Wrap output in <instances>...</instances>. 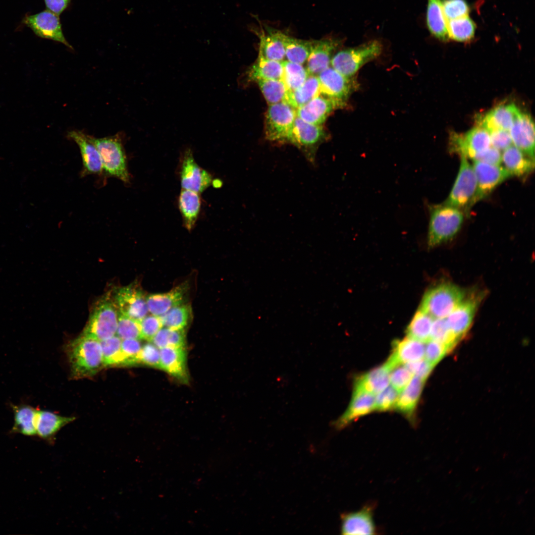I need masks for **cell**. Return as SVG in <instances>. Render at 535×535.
<instances>
[{
  "label": "cell",
  "instance_id": "cell-17",
  "mask_svg": "<svg viewBox=\"0 0 535 535\" xmlns=\"http://www.w3.org/2000/svg\"><path fill=\"white\" fill-rule=\"evenodd\" d=\"M424 343L408 336L394 341L392 352L385 364L391 371L399 365L423 359Z\"/></svg>",
  "mask_w": 535,
  "mask_h": 535
},
{
  "label": "cell",
  "instance_id": "cell-11",
  "mask_svg": "<svg viewBox=\"0 0 535 535\" xmlns=\"http://www.w3.org/2000/svg\"><path fill=\"white\" fill-rule=\"evenodd\" d=\"M473 167L476 178L477 187L471 207L486 198L496 187L512 175L500 165H494L473 160Z\"/></svg>",
  "mask_w": 535,
  "mask_h": 535
},
{
  "label": "cell",
  "instance_id": "cell-30",
  "mask_svg": "<svg viewBox=\"0 0 535 535\" xmlns=\"http://www.w3.org/2000/svg\"><path fill=\"white\" fill-rule=\"evenodd\" d=\"M425 381L413 375L407 385L400 392L395 404L394 408L407 416L411 421Z\"/></svg>",
  "mask_w": 535,
  "mask_h": 535
},
{
  "label": "cell",
  "instance_id": "cell-37",
  "mask_svg": "<svg viewBox=\"0 0 535 535\" xmlns=\"http://www.w3.org/2000/svg\"><path fill=\"white\" fill-rule=\"evenodd\" d=\"M433 320L430 315L419 309L407 327V336L426 342L430 339Z\"/></svg>",
  "mask_w": 535,
  "mask_h": 535
},
{
  "label": "cell",
  "instance_id": "cell-49",
  "mask_svg": "<svg viewBox=\"0 0 535 535\" xmlns=\"http://www.w3.org/2000/svg\"><path fill=\"white\" fill-rule=\"evenodd\" d=\"M426 343L425 359L434 367L450 350L445 344L432 339Z\"/></svg>",
  "mask_w": 535,
  "mask_h": 535
},
{
  "label": "cell",
  "instance_id": "cell-32",
  "mask_svg": "<svg viewBox=\"0 0 535 535\" xmlns=\"http://www.w3.org/2000/svg\"><path fill=\"white\" fill-rule=\"evenodd\" d=\"M74 419V417H63L49 411L38 409L36 435L43 439L51 440L61 428Z\"/></svg>",
  "mask_w": 535,
  "mask_h": 535
},
{
  "label": "cell",
  "instance_id": "cell-27",
  "mask_svg": "<svg viewBox=\"0 0 535 535\" xmlns=\"http://www.w3.org/2000/svg\"><path fill=\"white\" fill-rule=\"evenodd\" d=\"M520 112L514 104L499 105L482 117L479 126L485 129L489 133L498 129L509 131Z\"/></svg>",
  "mask_w": 535,
  "mask_h": 535
},
{
  "label": "cell",
  "instance_id": "cell-50",
  "mask_svg": "<svg viewBox=\"0 0 535 535\" xmlns=\"http://www.w3.org/2000/svg\"><path fill=\"white\" fill-rule=\"evenodd\" d=\"M141 339L152 341L157 332L163 327L159 316H145L139 321Z\"/></svg>",
  "mask_w": 535,
  "mask_h": 535
},
{
  "label": "cell",
  "instance_id": "cell-42",
  "mask_svg": "<svg viewBox=\"0 0 535 535\" xmlns=\"http://www.w3.org/2000/svg\"><path fill=\"white\" fill-rule=\"evenodd\" d=\"M185 336L184 329H175L162 327L151 342L159 349L167 347L185 348Z\"/></svg>",
  "mask_w": 535,
  "mask_h": 535
},
{
  "label": "cell",
  "instance_id": "cell-47",
  "mask_svg": "<svg viewBox=\"0 0 535 535\" xmlns=\"http://www.w3.org/2000/svg\"><path fill=\"white\" fill-rule=\"evenodd\" d=\"M442 6L447 21L468 15L470 10L466 0H442Z\"/></svg>",
  "mask_w": 535,
  "mask_h": 535
},
{
  "label": "cell",
  "instance_id": "cell-29",
  "mask_svg": "<svg viewBox=\"0 0 535 535\" xmlns=\"http://www.w3.org/2000/svg\"><path fill=\"white\" fill-rule=\"evenodd\" d=\"M501 159L504 167L512 176L524 177L534 169L535 160L513 144L503 151Z\"/></svg>",
  "mask_w": 535,
  "mask_h": 535
},
{
  "label": "cell",
  "instance_id": "cell-51",
  "mask_svg": "<svg viewBox=\"0 0 535 535\" xmlns=\"http://www.w3.org/2000/svg\"><path fill=\"white\" fill-rule=\"evenodd\" d=\"M398 393L392 386H387L378 393L375 398L374 410L383 412L394 408L399 395Z\"/></svg>",
  "mask_w": 535,
  "mask_h": 535
},
{
  "label": "cell",
  "instance_id": "cell-24",
  "mask_svg": "<svg viewBox=\"0 0 535 535\" xmlns=\"http://www.w3.org/2000/svg\"><path fill=\"white\" fill-rule=\"evenodd\" d=\"M160 369L182 382L187 383L188 375L185 348L167 347L160 349Z\"/></svg>",
  "mask_w": 535,
  "mask_h": 535
},
{
  "label": "cell",
  "instance_id": "cell-46",
  "mask_svg": "<svg viewBox=\"0 0 535 535\" xmlns=\"http://www.w3.org/2000/svg\"><path fill=\"white\" fill-rule=\"evenodd\" d=\"M115 335L121 340L141 339L139 321L119 313Z\"/></svg>",
  "mask_w": 535,
  "mask_h": 535
},
{
  "label": "cell",
  "instance_id": "cell-20",
  "mask_svg": "<svg viewBox=\"0 0 535 535\" xmlns=\"http://www.w3.org/2000/svg\"><path fill=\"white\" fill-rule=\"evenodd\" d=\"M67 137L79 148L83 163L82 175L100 174L103 171L101 158L88 135L80 131L73 130L68 133Z\"/></svg>",
  "mask_w": 535,
  "mask_h": 535
},
{
  "label": "cell",
  "instance_id": "cell-10",
  "mask_svg": "<svg viewBox=\"0 0 535 535\" xmlns=\"http://www.w3.org/2000/svg\"><path fill=\"white\" fill-rule=\"evenodd\" d=\"M317 76L321 94L337 103L341 108L345 107L350 96L358 88L353 77L345 76L331 67H328Z\"/></svg>",
  "mask_w": 535,
  "mask_h": 535
},
{
  "label": "cell",
  "instance_id": "cell-25",
  "mask_svg": "<svg viewBox=\"0 0 535 535\" xmlns=\"http://www.w3.org/2000/svg\"><path fill=\"white\" fill-rule=\"evenodd\" d=\"M255 31L259 39V55L270 60L282 61L285 56L284 33L268 27Z\"/></svg>",
  "mask_w": 535,
  "mask_h": 535
},
{
  "label": "cell",
  "instance_id": "cell-44",
  "mask_svg": "<svg viewBox=\"0 0 535 535\" xmlns=\"http://www.w3.org/2000/svg\"><path fill=\"white\" fill-rule=\"evenodd\" d=\"M122 340L116 335L100 341L104 367L124 366V358L121 350Z\"/></svg>",
  "mask_w": 535,
  "mask_h": 535
},
{
  "label": "cell",
  "instance_id": "cell-12",
  "mask_svg": "<svg viewBox=\"0 0 535 535\" xmlns=\"http://www.w3.org/2000/svg\"><path fill=\"white\" fill-rule=\"evenodd\" d=\"M491 146L489 132L481 126L474 127L464 134L452 133L449 149L452 153L472 159Z\"/></svg>",
  "mask_w": 535,
  "mask_h": 535
},
{
  "label": "cell",
  "instance_id": "cell-19",
  "mask_svg": "<svg viewBox=\"0 0 535 535\" xmlns=\"http://www.w3.org/2000/svg\"><path fill=\"white\" fill-rule=\"evenodd\" d=\"M374 394L354 389L351 400L345 412L332 425L336 429H341L355 420L374 410Z\"/></svg>",
  "mask_w": 535,
  "mask_h": 535
},
{
  "label": "cell",
  "instance_id": "cell-4",
  "mask_svg": "<svg viewBox=\"0 0 535 535\" xmlns=\"http://www.w3.org/2000/svg\"><path fill=\"white\" fill-rule=\"evenodd\" d=\"M118 315L112 295L108 293L94 305L82 334L100 341L111 337L116 334Z\"/></svg>",
  "mask_w": 535,
  "mask_h": 535
},
{
  "label": "cell",
  "instance_id": "cell-52",
  "mask_svg": "<svg viewBox=\"0 0 535 535\" xmlns=\"http://www.w3.org/2000/svg\"><path fill=\"white\" fill-rule=\"evenodd\" d=\"M413 374L402 365H399L390 371L389 382L398 392H400L409 383Z\"/></svg>",
  "mask_w": 535,
  "mask_h": 535
},
{
  "label": "cell",
  "instance_id": "cell-7",
  "mask_svg": "<svg viewBox=\"0 0 535 535\" xmlns=\"http://www.w3.org/2000/svg\"><path fill=\"white\" fill-rule=\"evenodd\" d=\"M296 110L282 102L269 105L265 120V136L270 142L286 143L296 117Z\"/></svg>",
  "mask_w": 535,
  "mask_h": 535
},
{
  "label": "cell",
  "instance_id": "cell-16",
  "mask_svg": "<svg viewBox=\"0 0 535 535\" xmlns=\"http://www.w3.org/2000/svg\"><path fill=\"white\" fill-rule=\"evenodd\" d=\"M341 44L340 39L333 37L311 40L310 52L306 67L309 75H318L329 67L333 53Z\"/></svg>",
  "mask_w": 535,
  "mask_h": 535
},
{
  "label": "cell",
  "instance_id": "cell-23",
  "mask_svg": "<svg viewBox=\"0 0 535 535\" xmlns=\"http://www.w3.org/2000/svg\"><path fill=\"white\" fill-rule=\"evenodd\" d=\"M341 108L335 102L320 95L296 110V115L308 123L321 125L335 109Z\"/></svg>",
  "mask_w": 535,
  "mask_h": 535
},
{
  "label": "cell",
  "instance_id": "cell-43",
  "mask_svg": "<svg viewBox=\"0 0 535 535\" xmlns=\"http://www.w3.org/2000/svg\"><path fill=\"white\" fill-rule=\"evenodd\" d=\"M257 82L269 105L285 101L288 90L282 80H261Z\"/></svg>",
  "mask_w": 535,
  "mask_h": 535
},
{
  "label": "cell",
  "instance_id": "cell-38",
  "mask_svg": "<svg viewBox=\"0 0 535 535\" xmlns=\"http://www.w3.org/2000/svg\"><path fill=\"white\" fill-rule=\"evenodd\" d=\"M449 38L456 41L466 42L475 35L476 24L468 15L447 21Z\"/></svg>",
  "mask_w": 535,
  "mask_h": 535
},
{
  "label": "cell",
  "instance_id": "cell-48",
  "mask_svg": "<svg viewBox=\"0 0 535 535\" xmlns=\"http://www.w3.org/2000/svg\"><path fill=\"white\" fill-rule=\"evenodd\" d=\"M142 347L139 339L122 340L121 350L124 360V366L139 364V356Z\"/></svg>",
  "mask_w": 535,
  "mask_h": 535
},
{
  "label": "cell",
  "instance_id": "cell-3",
  "mask_svg": "<svg viewBox=\"0 0 535 535\" xmlns=\"http://www.w3.org/2000/svg\"><path fill=\"white\" fill-rule=\"evenodd\" d=\"M98 149L105 174L114 177L125 183L130 182L127 158L119 134L97 138L88 135Z\"/></svg>",
  "mask_w": 535,
  "mask_h": 535
},
{
  "label": "cell",
  "instance_id": "cell-5",
  "mask_svg": "<svg viewBox=\"0 0 535 535\" xmlns=\"http://www.w3.org/2000/svg\"><path fill=\"white\" fill-rule=\"evenodd\" d=\"M465 292L451 283H443L428 289L422 300L420 309L434 319L446 318L465 299Z\"/></svg>",
  "mask_w": 535,
  "mask_h": 535
},
{
  "label": "cell",
  "instance_id": "cell-56",
  "mask_svg": "<svg viewBox=\"0 0 535 535\" xmlns=\"http://www.w3.org/2000/svg\"><path fill=\"white\" fill-rule=\"evenodd\" d=\"M473 160L491 164L500 165L502 162L501 151L491 146L484 151L477 154Z\"/></svg>",
  "mask_w": 535,
  "mask_h": 535
},
{
  "label": "cell",
  "instance_id": "cell-18",
  "mask_svg": "<svg viewBox=\"0 0 535 535\" xmlns=\"http://www.w3.org/2000/svg\"><path fill=\"white\" fill-rule=\"evenodd\" d=\"M509 133L514 145L535 160V126L531 115L520 112Z\"/></svg>",
  "mask_w": 535,
  "mask_h": 535
},
{
  "label": "cell",
  "instance_id": "cell-54",
  "mask_svg": "<svg viewBox=\"0 0 535 535\" xmlns=\"http://www.w3.org/2000/svg\"><path fill=\"white\" fill-rule=\"evenodd\" d=\"M491 146L503 151L513 145L509 131L498 129L489 132Z\"/></svg>",
  "mask_w": 535,
  "mask_h": 535
},
{
  "label": "cell",
  "instance_id": "cell-55",
  "mask_svg": "<svg viewBox=\"0 0 535 535\" xmlns=\"http://www.w3.org/2000/svg\"><path fill=\"white\" fill-rule=\"evenodd\" d=\"M413 375L426 380L434 367L424 358L405 364Z\"/></svg>",
  "mask_w": 535,
  "mask_h": 535
},
{
  "label": "cell",
  "instance_id": "cell-6",
  "mask_svg": "<svg viewBox=\"0 0 535 535\" xmlns=\"http://www.w3.org/2000/svg\"><path fill=\"white\" fill-rule=\"evenodd\" d=\"M382 51V45L376 40L358 46L344 49L332 56L331 67L343 75L353 77L366 63L378 57Z\"/></svg>",
  "mask_w": 535,
  "mask_h": 535
},
{
  "label": "cell",
  "instance_id": "cell-1",
  "mask_svg": "<svg viewBox=\"0 0 535 535\" xmlns=\"http://www.w3.org/2000/svg\"><path fill=\"white\" fill-rule=\"evenodd\" d=\"M72 376L81 378L91 376L104 367L101 342L83 334L72 341L67 348Z\"/></svg>",
  "mask_w": 535,
  "mask_h": 535
},
{
  "label": "cell",
  "instance_id": "cell-53",
  "mask_svg": "<svg viewBox=\"0 0 535 535\" xmlns=\"http://www.w3.org/2000/svg\"><path fill=\"white\" fill-rule=\"evenodd\" d=\"M139 364L160 369V352L153 343H147L142 347L139 356Z\"/></svg>",
  "mask_w": 535,
  "mask_h": 535
},
{
  "label": "cell",
  "instance_id": "cell-13",
  "mask_svg": "<svg viewBox=\"0 0 535 535\" xmlns=\"http://www.w3.org/2000/svg\"><path fill=\"white\" fill-rule=\"evenodd\" d=\"M112 295L119 314L139 321L149 312L146 298L135 283L118 288Z\"/></svg>",
  "mask_w": 535,
  "mask_h": 535
},
{
  "label": "cell",
  "instance_id": "cell-31",
  "mask_svg": "<svg viewBox=\"0 0 535 535\" xmlns=\"http://www.w3.org/2000/svg\"><path fill=\"white\" fill-rule=\"evenodd\" d=\"M390 372L384 363L357 377L354 389L364 390L374 395L378 394L388 386Z\"/></svg>",
  "mask_w": 535,
  "mask_h": 535
},
{
  "label": "cell",
  "instance_id": "cell-40",
  "mask_svg": "<svg viewBox=\"0 0 535 535\" xmlns=\"http://www.w3.org/2000/svg\"><path fill=\"white\" fill-rule=\"evenodd\" d=\"M282 80L288 92L293 91L301 86L309 76L307 69L302 64L282 61Z\"/></svg>",
  "mask_w": 535,
  "mask_h": 535
},
{
  "label": "cell",
  "instance_id": "cell-22",
  "mask_svg": "<svg viewBox=\"0 0 535 535\" xmlns=\"http://www.w3.org/2000/svg\"><path fill=\"white\" fill-rule=\"evenodd\" d=\"M373 513V507L368 505L359 511L341 515V534H374L376 530Z\"/></svg>",
  "mask_w": 535,
  "mask_h": 535
},
{
  "label": "cell",
  "instance_id": "cell-2",
  "mask_svg": "<svg viewBox=\"0 0 535 535\" xmlns=\"http://www.w3.org/2000/svg\"><path fill=\"white\" fill-rule=\"evenodd\" d=\"M428 246L432 248L453 238L463 223L464 212L443 204L429 205Z\"/></svg>",
  "mask_w": 535,
  "mask_h": 535
},
{
  "label": "cell",
  "instance_id": "cell-8",
  "mask_svg": "<svg viewBox=\"0 0 535 535\" xmlns=\"http://www.w3.org/2000/svg\"><path fill=\"white\" fill-rule=\"evenodd\" d=\"M460 156L459 170L453 187L443 204L457 208L467 214L471 209L477 181L473 165L468 159Z\"/></svg>",
  "mask_w": 535,
  "mask_h": 535
},
{
  "label": "cell",
  "instance_id": "cell-21",
  "mask_svg": "<svg viewBox=\"0 0 535 535\" xmlns=\"http://www.w3.org/2000/svg\"><path fill=\"white\" fill-rule=\"evenodd\" d=\"M479 301L476 298L465 299L445 318L451 331L459 340L469 329Z\"/></svg>",
  "mask_w": 535,
  "mask_h": 535
},
{
  "label": "cell",
  "instance_id": "cell-28",
  "mask_svg": "<svg viewBox=\"0 0 535 535\" xmlns=\"http://www.w3.org/2000/svg\"><path fill=\"white\" fill-rule=\"evenodd\" d=\"M282 61L268 59L258 54L256 61L246 70L239 79V83L267 79H282Z\"/></svg>",
  "mask_w": 535,
  "mask_h": 535
},
{
  "label": "cell",
  "instance_id": "cell-34",
  "mask_svg": "<svg viewBox=\"0 0 535 535\" xmlns=\"http://www.w3.org/2000/svg\"><path fill=\"white\" fill-rule=\"evenodd\" d=\"M426 23L428 31L435 38L444 42L449 39L442 0H428Z\"/></svg>",
  "mask_w": 535,
  "mask_h": 535
},
{
  "label": "cell",
  "instance_id": "cell-14",
  "mask_svg": "<svg viewBox=\"0 0 535 535\" xmlns=\"http://www.w3.org/2000/svg\"><path fill=\"white\" fill-rule=\"evenodd\" d=\"M180 171L182 189L200 193L208 188L212 182V176L196 162L191 147L184 149Z\"/></svg>",
  "mask_w": 535,
  "mask_h": 535
},
{
  "label": "cell",
  "instance_id": "cell-26",
  "mask_svg": "<svg viewBox=\"0 0 535 535\" xmlns=\"http://www.w3.org/2000/svg\"><path fill=\"white\" fill-rule=\"evenodd\" d=\"M188 286L186 283H183L168 292L149 295L146 298L149 312L160 316L170 309L182 304Z\"/></svg>",
  "mask_w": 535,
  "mask_h": 535
},
{
  "label": "cell",
  "instance_id": "cell-15",
  "mask_svg": "<svg viewBox=\"0 0 535 535\" xmlns=\"http://www.w3.org/2000/svg\"><path fill=\"white\" fill-rule=\"evenodd\" d=\"M24 22L39 37L61 43L73 49L63 34L59 16L53 12L47 9L27 16Z\"/></svg>",
  "mask_w": 535,
  "mask_h": 535
},
{
  "label": "cell",
  "instance_id": "cell-35",
  "mask_svg": "<svg viewBox=\"0 0 535 535\" xmlns=\"http://www.w3.org/2000/svg\"><path fill=\"white\" fill-rule=\"evenodd\" d=\"M201 205L199 193L182 189L179 196L178 206L183 225L187 230H192L195 225Z\"/></svg>",
  "mask_w": 535,
  "mask_h": 535
},
{
  "label": "cell",
  "instance_id": "cell-45",
  "mask_svg": "<svg viewBox=\"0 0 535 535\" xmlns=\"http://www.w3.org/2000/svg\"><path fill=\"white\" fill-rule=\"evenodd\" d=\"M430 339L445 344L450 351L459 341L451 331L445 318L434 319L431 329Z\"/></svg>",
  "mask_w": 535,
  "mask_h": 535
},
{
  "label": "cell",
  "instance_id": "cell-58",
  "mask_svg": "<svg viewBox=\"0 0 535 535\" xmlns=\"http://www.w3.org/2000/svg\"><path fill=\"white\" fill-rule=\"evenodd\" d=\"M213 184H214V186L218 187V186H221V181L219 182L218 180H216V182L215 181L213 182Z\"/></svg>",
  "mask_w": 535,
  "mask_h": 535
},
{
  "label": "cell",
  "instance_id": "cell-9",
  "mask_svg": "<svg viewBox=\"0 0 535 535\" xmlns=\"http://www.w3.org/2000/svg\"><path fill=\"white\" fill-rule=\"evenodd\" d=\"M328 139V134L321 125L308 123L296 116L287 143L300 149L306 160L314 165L318 147Z\"/></svg>",
  "mask_w": 535,
  "mask_h": 535
},
{
  "label": "cell",
  "instance_id": "cell-57",
  "mask_svg": "<svg viewBox=\"0 0 535 535\" xmlns=\"http://www.w3.org/2000/svg\"><path fill=\"white\" fill-rule=\"evenodd\" d=\"M47 9L59 15L69 5L71 0H44Z\"/></svg>",
  "mask_w": 535,
  "mask_h": 535
},
{
  "label": "cell",
  "instance_id": "cell-33",
  "mask_svg": "<svg viewBox=\"0 0 535 535\" xmlns=\"http://www.w3.org/2000/svg\"><path fill=\"white\" fill-rule=\"evenodd\" d=\"M10 406L14 414V424L11 432L29 436L36 435V421L38 409L26 404H11Z\"/></svg>",
  "mask_w": 535,
  "mask_h": 535
},
{
  "label": "cell",
  "instance_id": "cell-36",
  "mask_svg": "<svg viewBox=\"0 0 535 535\" xmlns=\"http://www.w3.org/2000/svg\"><path fill=\"white\" fill-rule=\"evenodd\" d=\"M320 95L318 76L309 75L301 86L293 91L287 92L284 102L296 109Z\"/></svg>",
  "mask_w": 535,
  "mask_h": 535
},
{
  "label": "cell",
  "instance_id": "cell-39",
  "mask_svg": "<svg viewBox=\"0 0 535 535\" xmlns=\"http://www.w3.org/2000/svg\"><path fill=\"white\" fill-rule=\"evenodd\" d=\"M283 43L287 60L302 65L307 61L310 52L311 40L297 39L284 33Z\"/></svg>",
  "mask_w": 535,
  "mask_h": 535
},
{
  "label": "cell",
  "instance_id": "cell-41",
  "mask_svg": "<svg viewBox=\"0 0 535 535\" xmlns=\"http://www.w3.org/2000/svg\"><path fill=\"white\" fill-rule=\"evenodd\" d=\"M191 315V308L187 304L175 306L159 316L164 327L179 329H185Z\"/></svg>",
  "mask_w": 535,
  "mask_h": 535
}]
</instances>
